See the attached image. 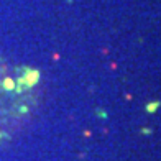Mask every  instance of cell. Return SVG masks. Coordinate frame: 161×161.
Instances as JSON below:
<instances>
[{
  "label": "cell",
  "instance_id": "obj_6",
  "mask_svg": "<svg viewBox=\"0 0 161 161\" xmlns=\"http://www.w3.org/2000/svg\"><path fill=\"white\" fill-rule=\"evenodd\" d=\"M20 112H21V113H26V112H28V107H25V105H23V107L20 108Z\"/></svg>",
  "mask_w": 161,
  "mask_h": 161
},
{
  "label": "cell",
  "instance_id": "obj_1",
  "mask_svg": "<svg viewBox=\"0 0 161 161\" xmlns=\"http://www.w3.org/2000/svg\"><path fill=\"white\" fill-rule=\"evenodd\" d=\"M21 77H23V82H25V89H31V87H34V85L38 84V80H39V71L26 67L25 74H23Z\"/></svg>",
  "mask_w": 161,
  "mask_h": 161
},
{
  "label": "cell",
  "instance_id": "obj_4",
  "mask_svg": "<svg viewBox=\"0 0 161 161\" xmlns=\"http://www.w3.org/2000/svg\"><path fill=\"white\" fill-rule=\"evenodd\" d=\"M97 113H99V117H100V118H107V112L100 110V108H97Z\"/></svg>",
  "mask_w": 161,
  "mask_h": 161
},
{
  "label": "cell",
  "instance_id": "obj_5",
  "mask_svg": "<svg viewBox=\"0 0 161 161\" xmlns=\"http://www.w3.org/2000/svg\"><path fill=\"white\" fill-rule=\"evenodd\" d=\"M141 133L143 135H150V133H151V130H150V128H141Z\"/></svg>",
  "mask_w": 161,
  "mask_h": 161
},
{
  "label": "cell",
  "instance_id": "obj_2",
  "mask_svg": "<svg viewBox=\"0 0 161 161\" xmlns=\"http://www.w3.org/2000/svg\"><path fill=\"white\" fill-rule=\"evenodd\" d=\"M161 107V102L159 100H153V102H150V104H146V107H145V110L148 112V113H154L158 110V108Z\"/></svg>",
  "mask_w": 161,
  "mask_h": 161
},
{
  "label": "cell",
  "instance_id": "obj_3",
  "mask_svg": "<svg viewBox=\"0 0 161 161\" xmlns=\"http://www.w3.org/2000/svg\"><path fill=\"white\" fill-rule=\"evenodd\" d=\"M2 85H3V89H5V90H8V92L15 90V80L12 79V77H5V79H3V82H2Z\"/></svg>",
  "mask_w": 161,
  "mask_h": 161
}]
</instances>
